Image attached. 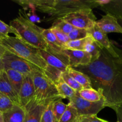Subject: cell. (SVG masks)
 Masks as SVG:
<instances>
[{
    "instance_id": "obj_7",
    "label": "cell",
    "mask_w": 122,
    "mask_h": 122,
    "mask_svg": "<svg viewBox=\"0 0 122 122\" xmlns=\"http://www.w3.org/2000/svg\"><path fill=\"white\" fill-rule=\"evenodd\" d=\"M61 19L69 23L75 28L87 30L92 28L96 21V17L91 8L80 10L69 13Z\"/></svg>"
},
{
    "instance_id": "obj_29",
    "label": "cell",
    "mask_w": 122,
    "mask_h": 122,
    "mask_svg": "<svg viewBox=\"0 0 122 122\" xmlns=\"http://www.w3.org/2000/svg\"><path fill=\"white\" fill-rule=\"evenodd\" d=\"M40 122H59L53 112V102L48 104L42 115Z\"/></svg>"
},
{
    "instance_id": "obj_18",
    "label": "cell",
    "mask_w": 122,
    "mask_h": 122,
    "mask_svg": "<svg viewBox=\"0 0 122 122\" xmlns=\"http://www.w3.org/2000/svg\"><path fill=\"white\" fill-rule=\"evenodd\" d=\"M106 14L122 20V0H109L106 4L99 7Z\"/></svg>"
},
{
    "instance_id": "obj_9",
    "label": "cell",
    "mask_w": 122,
    "mask_h": 122,
    "mask_svg": "<svg viewBox=\"0 0 122 122\" xmlns=\"http://www.w3.org/2000/svg\"><path fill=\"white\" fill-rule=\"evenodd\" d=\"M38 52L49 66L57 69L61 72L66 71L69 67L68 59L62 52H49L39 49H38Z\"/></svg>"
},
{
    "instance_id": "obj_35",
    "label": "cell",
    "mask_w": 122,
    "mask_h": 122,
    "mask_svg": "<svg viewBox=\"0 0 122 122\" xmlns=\"http://www.w3.org/2000/svg\"><path fill=\"white\" fill-rule=\"evenodd\" d=\"M4 48L1 46V44H0V76H1V74L3 73V71H4L3 63H2V57H3V55L4 54Z\"/></svg>"
},
{
    "instance_id": "obj_10",
    "label": "cell",
    "mask_w": 122,
    "mask_h": 122,
    "mask_svg": "<svg viewBox=\"0 0 122 122\" xmlns=\"http://www.w3.org/2000/svg\"><path fill=\"white\" fill-rule=\"evenodd\" d=\"M89 33L93 39L99 44L103 48L106 50L112 57H118V54L117 51V48L111 44V41L108 38L107 34L102 32L98 26L94 25L92 28L88 30Z\"/></svg>"
},
{
    "instance_id": "obj_11",
    "label": "cell",
    "mask_w": 122,
    "mask_h": 122,
    "mask_svg": "<svg viewBox=\"0 0 122 122\" xmlns=\"http://www.w3.org/2000/svg\"><path fill=\"white\" fill-rule=\"evenodd\" d=\"M48 104L39 103L34 98L24 107L25 116L24 122H40L42 115Z\"/></svg>"
},
{
    "instance_id": "obj_6",
    "label": "cell",
    "mask_w": 122,
    "mask_h": 122,
    "mask_svg": "<svg viewBox=\"0 0 122 122\" xmlns=\"http://www.w3.org/2000/svg\"><path fill=\"white\" fill-rule=\"evenodd\" d=\"M2 63L4 69H10L15 70L25 76H32L36 71H43L39 67L26 60L18 57L6 50L2 57Z\"/></svg>"
},
{
    "instance_id": "obj_33",
    "label": "cell",
    "mask_w": 122,
    "mask_h": 122,
    "mask_svg": "<svg viewBox=\"0 0 122 122\" xmlns=\"http://www.w3.org/2000/svg\"><path fill=\"white\" fill-rule=\"evenodd\" d=\"M80 122H108L104 119L98 117L96 115L80 116Z\"/></svg>"
},
{
    "instance_id": "obj_5",
    "label": "cell",
    "mask_w": 122,
    "mask_h": 122,
    "mask_svg": "<svg viewBox=\"0 0 122 122\" xmlns=\"http://www.w3.org/2000/svg\"><path fill=\"white\" fill-rule=\"evenodd\" d=\"M35 95L33 98L39 103L49 104L57 100H62L55 83L44 74V71H36L32 75Z\"/></svg>"
},
{
    "instance_id": "obj_19",
    "label": "cell",
    "mask_w": 122,
    "mask_h": 122,
    "mask_svg": "<svg viewBox=\"0 0 122 122\" xmlns=\"http://www.w3.org/2000/svg\"><path fill=\"white\" fill-rule=\"evenodd\" d=\"M67 71L68 72V75L72 77L77 83H78L83 89H89L92 88L90 79L87 75L84 74L83 73L77 71L71 67H69L67 69Z\"/></svg>"
},
{
    "instance_id": "obj_32",
    "label": "cell",
    "mask_w": 122,
    "mask_h": 122,
    "mask_svg": "<svg viewBox=\"0 0 122 122\" xmlns=\"http://www.w3.org/2000/svg\"><path fill=\"white\" fill-rule=\"evenodd\" d=\"M50 29L52 31L53 33H54V35L56 36V38L58 39L59 41L62 43V44H63L64 45H65V44H67L70 41L68 35L65 34L63 32H62V31L59 30V29H56V27H54L51 26Z\"/></svg>"
},
{
    "instance_id": "obj_27",
    "label": "cell",
    "mask_w": 122,
    "mask_h": 122,
    "mask_svg": "<svg viewBox=\"0 0 122 122\" xmlns=\"http://www.w3.org/2000/svg\"><path fill=\"white\" fill-rule=\"evenodd\" d=\"M67 106L68 105L63 103L61 100L53 102V112L58 122L65 112Z\"/></svg>"
},
{
    "instance_id": "obj_8",
    "label": "cell",
    "mask_w": 122,
    "mask_h": 122,
    "mask_svg": "<svg viewBox=\"0 0 122 122\" xmlns=\"http://www.w3.org/2000/svg\"><path fill=\"white\" fill-rule=\"evenodd\" d=\"M69 104L74 106L80 116L96 115L103 108L107 107L105 98L98 102H91L84 100L78 94L69 100Z\"/></svg>"
},
{
    "instance_id": "obj_17",
    "label": "cell",
    "mask_w": 122,
    "mask_h": 122,
    "mask_svg": "<svg viewBox=\"0 0 122 122\" xmlns=\"http://www.w3.org/2000/svg\"><path fill=\"white\" fill-rule=\"evenodd\" d=\"M2 114L5 122H24L25 111L23 107L15 104Z\"/></svg>"
},
{
    "instance_id": "obj_2",
    "label": "cell",
    "mask_w": 122,
    "mask_h": 122,
    "mask_svg": "<svg viewBox=\"0 0 122 122\" xmlns=\"http://www.w3.org/2000/svg\"><path fill=\"white\" fill-rule=\"evenodd\" d=\"M22 6L31 5L36 10L48 14L49 20L63 17L65 15L84 8L99 7V1L95 0H14Z\"/></svg>"
},
{
    "instance_id": "obj_14",
    "label": "cell",
    "mask_w": 122,
    "mask_h": 122,
    "mask_svg": "<svg viewBox=\"0 0 122 122\" xmlns=\"http://www.w3.org/2000/svg\"><path fill=\"white\" fill-rule=\"evenodd\" d=\"M35 95V89L33 79L31 76H25L19 93L20 106H25L33 98Z\"/></svg>"
},
{
    "instance_id": "obj_34",
    "label": "cell",
    "mask_w": 122,
    "mask_h": 122,
    "mask_svg": "<svg viewBox=\"0 0 122 122\" xmlns=\"http://www.w3.org/2000/svg\"><path fill=\"white\" fill-rule=\"evenodd\" d=\"M116 112L117 118V122H122V103L115 105L111 107Z\"/></svg>"
},
{
    "instance_id": "obj_15",
    "label": "cell",
    "mask_w": 122,
    "mask_h": 122,
    "mask_svg": "<svg viewBox=\"0 0 122 122\" xmlns=\"http://www.w3.org/2000/svg\"><path fill=\"white\" fill-rule=\"evenodd\" d=\"M0 92L10 98L15 104L20 106L19 94L11 84L5 71L0 76Z\"/></svg>"
},
{
    "instance_id": "obj_22",
    "label": "cell",
    "mask_w": 122,
    "mask_h": 122,
    "mask_svg": "<svg viewBox=\"0 0 122 122\" xmlns=\"http://www.w3.org/2000/svg\"><path fill=\"white\" fill-rule=\"evenodd\" d=\"M55 84L57 88L60 96L62 98V99L67 98L69 100L76 95V92L69 87L63 81L62 77L55 82Z\"/></svg>"
},
{
    "instance_id": "obj_31",
    "label": "cell",
    "mask_w": 122,
    "mask_h": 122,
    "mask_svg": "<svg viewBox=\"0 0 122 122\" xmlns=\"http://www.w3.org/2000/svg\"><path fill=\"white\" fill-rule=\"evenodd\" d=\"M89 36H90V35L89 33L88 30L78 28H75L68 34V37L70 41L82 39L87 38Z\"/></svg>"
},
{
    "instance_id": "obj_21",
    "label": "cell",
    "mask_w": 122,
    "mask_h": 122,
    "mask_svg": "<svg viewBox=\"0 0 122 122\" xmlns=\"http://www.w3.org/2000/svg\"><path fill=\"white\" fill-rule=\"evenodd\" d=\"M4 71L7 74V77H8L11 85L19 94L25 76L20 73L17 72L15 70H11V69H4Z\"/></svg>"
},
{
    "instance_id": "obj_25",
    "label": "cell",
    "mask_w": 122,
    "mask_h": 122,
    "mask_svg": "<svg viewBox=\"0 0 122 122\" xmlns=\"http://www.w3.org/2000/svg\"><path fill=\"white\" fill-rule=\"evenodd\" d=\"M91 38V36H89L86 38L82 39L75 41H69L67 44H65V49L71 50H79L84 51L86 45Z\"/></svg>"
},
{
    "instance_id": "obj_26",
    "label": "cell",
    "mask_w": 122,
    "mask_h": 122,
    "mask_svg": "<svg viewBox=\"0 0 122 122\" xmlns=\"http://www.w3.org/2000/svg\"><path fill=\"white\" fill-rule=\"evenodd\" d=\"M52 27H56V29L62 31V32L68 35L73 30L75 29V27H74L72 25L61 19H59L55 20V21L53 24Z\"/></svg>"
},
{
    "instance_id": "obj_23",
    "label": "cell",
    "mask_w": 122,
    "mask_h": 122,
    "mask_svg": "<svg viewBox=\"0 0 122 122\" xmlns=\"http://www.w3.org/2000/svg\"><path fill=\"white\" fill-rule=\"evenodd\" d=\"M59 122H80V116L76 108L69 103Z\"/></svg>"
},
{
    "instance_id": "obj_37",
    "label": "cell",
    "mask_w": 122,
    "mask_h": 122,
    "mask_svg": "<svg viewBox=\"0 0 122 122\" xmlns=\"http://www.w3.org/2000/svg\"><path fill=\"white\" fill-rule=\"evenodd\" d=\"M117 20H118V22L119 23V24L121 25V26L122 27V19H117Z\"/></svg>"
},
{
    "instance_id": "obj_1",
    "label": "cell",
    "mask_w": 122,
    "mask_h": 122,
    "mask_svg": "<svg viewBox=\"0 0 122 122\" xmlns=\"http://www.w3.org/2000/svg\"><path fill=\"white\" fill-rule=\"evenodd\" d=\"M118 57L104 48L98 59L87 65L73 67L90 78L92 88L101 89L107 107L122 103V51L117 48Z\"/></svg>"
},
{
    "instance_id": "obj_36",
    "label": "cell",
    "mask_w": 122,
    "mask_h": 122,
    "mask_svg": "<svg viewBox=\"0 0 122 122\" xmlns=\"http://www.w3.org/2000/svg\"><path fill=\"white\" fill-rule=\"evenodd\" d=\"M0 122H5L4 120L3 114L1 112H0Z\"/></svg>"
},
{
    "instance_id": "obj_20",
    "label": "cell",
    "mask_w": 122,
    "mask_h": 122,
    "mask_svg": "<svg viewBox=\"0 0 122 122\" xmlns=\"http://www.w3.org/2000/svg\"><path fill=\"white\" fill-rule=\"evenodd\" d=\"M76 93L84 100L91 102H98L103 98H105L101 89L96 90L93 88L83 89Z\"/></svg>"
},
{
    "instance_id": "obj_24",
    "label": "cell",
    "mask_w": 122,
    "mask_h": 122,
    "mask_svg": "<svg viewBox=\"0 0 122 122\" xmlns=\"http://www.w3.org/2000/svg\"><path fill=\"white\" fill-rule=\"evenodd\" d=\"M102 49L103 48L99 44H98L91 36L90 39L85 47L84 51L90 54L91 57H92V61H93L99 58Z\"/></svg>"
},
{
    "instance_id": "obj_13",
    "label": "cell",
    "mask_w": 122,
    "mask_h": 122,
    "mask_svg": "<svg viewBox=\"0 0 122 122\" xmlns=\"http://www.w3.org/2000/svg\"><path fill=\"white\" fill-rule=\"evenodd\" d=\"M96 25L102 32L108 33H118L122 34V27L115 17L109 14L103 15L100 20L96 21Z\"/></svg>"
},
{
    "instance_id": "obj_12",
    "label": "cell",
    "mask_w": 122,
    "mask_h": 122,
    "mask_svg": "<svg viewBox=\"0 0 122 122\" xmlns=\"http://www.w3.org/2000/svg\"><path fill=\"white\" fill-rule=\"evenodd\" d=\"M62 52L67 57L69 66L73 68L79 66L87 65L92 61L90 54L85 51L65 49L62 50Z\"/></svg>"
},
{
    "instance_id": "obj_28",
    "label": "cell",
    "mask_w": 122,
    "mask_h": 122,
    "mask_svg": "<svg viewBox=\"0 0 122 122\" xmlns=\"http://www.w3.org/2000/svg\"><path fill=\"white\" fill-rule=\"evenodd\" d=\"M61 77L63 79V81L69 86V87L72 88L73 90L75 91L76 92L80 91L81 89H83V87L79 84L78 83L76 82L74 79L72 77H71L69 75H68V72L67 71L65 72L62 73L61 74Z\"/></svg>"
},
{
    "instance_id": "obj_4",
    "label": "cell",
    "mask_w": 122,
    "mask_h": 122,
    "mask_svg": "<svg viewBox=\"0 0 122 122\" xmlns=\"http://www.w3.org/2000/svg\"><path fill=\"white\" fill-rule=\"evenodd\" d=\"M1 46L8 52L26 60L41 69L44 74L49 66L38 52V49L24 42L16 37L8 36L0 39Z\"/></svg>"
},
{
    "instance_id": "obj_3",
    "label": "cell",
    "mask_w": 122,
    "mask_h": 122,
    "mask_svg": "<svg viewBox=\"0 0 122 122\" xmlns=\"http://www.w3.org/2000/svg\"><path fill=\"white\" fill-rule=\"evenodd\" d=\"M15 30V37L37 49L49 52L50 49L43 35V28L31 21L24 10L19 11V15L10 22Z\"/></svg>"
},
{
    "instance_id": "obj_16",
    "label": "cell",
    "mask_w": 122,
    "mask_h": 122,
    "mask_svg": "<svg viewBox=\"0 0 122 122\" xmlns=\"http://www.w3.org/2000/svg\"><path fill=\"white\" fill-rule=\"evenodd\" d=\"M42 33L50 49L49 52L61 53L65 49V45L59 41L50 29H43Z\"/></svg>"
},
{
    "instance_id": "obj_38",
    "label": "cell",
    "mask_w": 122,
    "mask_h": 122,
    "mask_svg": "<svg viewBox=\"0 0 122 122\" xmlns=\"http://www.w3.org/2000/svg\"></svg>"
},
{
    "instance_id": "obj_30",
    "label": "cell",
    "mask_w": 122,
    "mask_h": 122,
    "mask_svg": "<svg viewBox=\"0 0 122 122\" xmlns=\"http://www.w3.org/2000/svg\"><path fill=\"white\" fill-rule=\"evenodd\" d=\"M15 105L10 98L0 92V112L5 113Z\"/></svg>"
}]
</instances>
